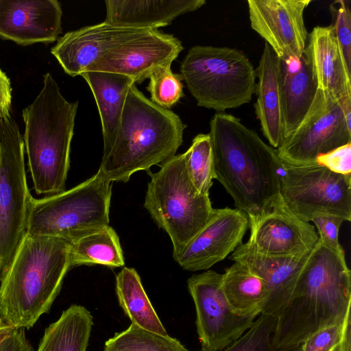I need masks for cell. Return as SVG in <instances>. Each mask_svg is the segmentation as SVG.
I'll return each instance as SVG.
<instances>
[{
	"mask_svg": "<svg viewBox=\"0 0 351 351\" xmlns=\"http://www.w3.org/2000/svg\"><path fill=\"white\" fill-rule=\"evenodd\" d=\"M221 278V274L208 270L187 280L195 306L197 332L204 351L224 349L241 337L256 318L232 311L223 292Z\"/></svg>",
	"mask_w": 351,
	"mask_h": 351,
	"instance_id": "12",
	"label": "cell"
},
{
	"mask_svg": "<svg viewBox=\"0 0 351 351\" xmlns=\"http://www.w3.org/2000/svg\"><path fill=\"white\" fill-rule=\"evenodd\" d=\"M104 351H189L178 339L143 329L134 324L117 332L104 344Z\"/></svg>",
	"mask_w": 351,
	"mask_h": 351,
	"instance_id": "29",
	"label": "cell"
},
{
	"mask_svg": "<svg viewBox=\"0 0 351 351\" xmlns=\"http://www.w3.org/2000/svg\"><path fill=\"white\" fill-rule=\"evenodd\" d=\"M112 183L97 171L60 193L39 199L32 197L27 232L71 242L109 225Z\"/></svg>",
	"mask_w": 351,
	"mask_h": 351,
	"instance_id": "8",
	"label": "cell"
},
{
	"mask_svg": "<svg viewBox=\"0 0 351 351\" xmlns=\"http://www.w3.org/2000/svg\"><path fill=\"white\" fill-rule=\"evenodd\" d=\"M351 143V127L339 101L317 89L306 115L277 149L281 161L295 165L315 164L317 157Z\"/></svg>",
	"mask_w": 351,
	"mask_h": 351,
	"instance_id": "11",
	"label": "cell"
},
{
	"mask_svg": "<svg viewBox=\"0 0 351 351\" xmlns=\"http://www.w3.org/2000/svg\"><path fill=\"white\" fill-rule=\"evenodd\" d=\"M12 327L5 324L1 319H0V338L4 335L6 332L10 331Z\"/></svg>",
	"mask_w": 351,
	"mask_h": 351,
	"instance_id": "41",
	"label": "cell"
},
{
	"mask_svg": "<svg viewBox=\"0 0 351 351\" xmlns=\"http://www.w3.org/2000/svg\"><path fill=\"white\" fill-rule=\"evenodd\" d=\"M150 177L144 207L169 236L173 256L182 251L208 221L213 208L209 195H200L188 175L184 154L175 155Z\"/></svg>",
	"mask_w": 351,
	"mask_h": 351,
	"instance_id": "7",
	"label": "cell"
},
{
	"mask_svg": "<svg viewBox=\"0 0 351 351\" xmlns=\"http://www.w3.org/2000/svg\"><path fill=\"white\" fill-rule=\"evenodd\" d=\"M12 88L10 80L0 68V119L10 117Z\"/></svg>",
	"mask_w": 351,
	"mask_h": 351,
	"instance_id": "38",
	"label": "cell"
},
{
	"mask_svg": "<svg viewBox=\"0 0 351 351\" xmlns=\"http://www.w3.org/2000/svg\"><path fill=\"white\" fill-rule=\"evenodd\" d=\"M23 138L12 117L0 119V276L27 232L32 196L28 188Z\"/></svg>",
	"mask_w": 351,
	"mask_h": 351,
	"instance_id": "9",
	"label": "cell"
},
{
	"mask_svg": "<svg viewBox=\"0 0 351 351\" xmlns=\"http://www.w3.org/2000/svg\"><path fill=\"white\" fill-rule=\"evenodd\" d=\"M255 70L258 77L255 90V112L263 135L271 147L277 149L282 141L280 60L267 43L265 44L258 66Z\"/></svg>",
	"mask_w": 351,
	"mask_h": 351,
	"instance_id": "23",
	"label": "cell"
},
{
	"mask_svg": "<svg viewBox=\"0 0 351 351\" xmlns=\"http://www.w3.org/2000/svg\"><path fill=\"white\" fill-rule=\"evenodd\" d=\"M147 90L151 101L158 106L169 109L184 96L183 77L173 73L171 65L161 66L154 71L149 77Z\"/></svg>",
	"mask_w": 351,
	"mask_h": 351,
	"instance_id": "32",
	"label": "cell"
},
{
	"mask_svg": "<svg viewBox=\"0 0 351 351\" xmlns=\"http://www.w3.org/2000/svg\"><path fill=\"white\" fill-rule=\"evenodd\" d=\"M180 72L197 106L218 112L249 103L255 93L256 70L236 49L195 45L183 59Z\"/></svg>",
	"mask_w": 351,
	"mask_h": 351,
	"instance_id": "6",
	"label": "cell"
},
{
	"mask_svg": "<svg viewBox=\"0 0 351 351\" xmlns=\"http://www.w3.org/2000/svg\"><path fill=\"white\" fill-rule=\"evenodd\" d=\"M304 56L317 88L335 99L351 95V72L347 69L331 25L316 26L308 36Z\"/></svg>",
	"mask_w": 351,
	"mask_h": 351,
	"instance_id": "20",
	"label": "cell"
},
{
	"mask_svg": "<svg viewBox=\"0 0 351 351\" xmlns=\"http://www.w3.org/2000/svg\"><path fill=\"white\" fill-rule=\"evenodd\" d=\"M311 0H248L250 25L283 61L300 59L308 40L304 13Z\"/></svg>",
	"mask_w": 351,
	"mask_h": 351,
	"instance_id": "14",
	"label": "cell"
},
{
	"mask_svg": "<svg viewBox=\"0 0 351 351\" xmlns=\"http://www.w3.org/2000/svg\"><path fill=\"white\" fill-rule=\"evenodd\" d=\"M311 221L315 224L322 243L335 251L343 250L339 242V230L344 221L342 219L329 215H317Z\"/></svg>",
	"mask_w": 351,
	"mask_h": 351,
	"instance_id": "34",
	"label": "cell"
},
{
	"mask_svg": "<svg viewBox=\"0 0 351 351\" xmlns=\"http://www.w3.org/2000/svg\"><path fill=\"white\" fill-rule=\"evenodd\" d=\"M93 325L90 312L73 304L45 328L36 351H86Z\"/></svg>",
	"mask_w": 351,
	"mask_h": 351,
	"instance_id": "25",
	"label": "cell"
},
{
	"mask_svg": "<svg viewBox=\"0 0 351 351\" xmlns=\"http://www.w3.org/2000/svg\"><path fill=\"white\" fill-rule=\"evenodd\" d=\"M351 316L347 314L341 328L339 342L335 351H351Z\"/></svg>",
	"mask_w": 351,
	"mask_h": 351,
	"instance_id": "39",
	"label": "cell"
},
{
	"mask_svg": "<svg viewBox=\"0 0 351 351\" xmlns=\"http://www.w3.org/2000/svg\"><path fill=\"white\" fill-rule=\"evenodd\" d=\"M77 106V101L70 102L63 97L47 73L41 90L22 112L24 149L38 195L51 196L66 190Z\"/></svg>",
	"mask_w": 351,
	"mask_h": 351,
	"instance_id": "5",
	"label": "cell"
},
{
	"mask_svg": "<svg viewBox=\"0 0 351 351\" xmlns=\"http://www.w3.org/2000/svg\"><path fill=\"white\" fill-rule=\"evenodd\" d=\"M184 155L186 171L193 185L200 195H209L215 173L208 134L195 136Z\"/></svg>",
	"mask_w": 351,
	"mask_h": 351,
	"instance_id": "30",
	"label": "cell"
},
{
	"mask_svg": "<svg viewBox=\"0 0 351 351\" xmlns=\"http://www.w3.org/2000/svg\"><path fill=\"white\" fill-rule=\"evenodd\" d=\"M342 324L331 325L315 332L301 343V351H335Z\"/></svg>",
	"mask_w": 351,
	"mask_h": 351,
	"instance_id": "35",
	"label": "cell"
},
{
	"mask_svg": "<svg viewBox=\"0 0 351 351\" xmlns=\"http://www.w3.org/2000/svg\"><path fill=\"white\" fill-rule=\"evenodd\" d=\"M347 124L351 127V95L346 96L339 100Z\"/></svg>",
	"mask_w": 351,
	"mask_h": 351,
	"instance_id": "40",
	"label": "cell"
},
{
	"mask_svg": "<svg viewBox=\"0 0 351 351\" xmlns=\"http://www.w3.org/2000/svg\"><path fill=\"white\" fill-rule=\"evenodd\" d=\"M317 89L310 65L304 55L298 60H280L282 139L302 121L311 106Z\"/></svg>",
	"mask_w": 351,
	"mask_h": 351,
	"instance_id": "22",
	"label": "cell"
},
{
	"mask_svg": "<svg viewBox=\"0 0 351 351\" xmlns=\"http://www.w3.org/2000/svg\"><path fill=\"white\" fill-rule=\"evenodd\" d=\"M0 351H34L24 328H12L0 338Z\"/></svg>",
	"mask_w": 351,
	"mask_h": 351,
	"instance_id": "37",
	"label": "cell"
},
{
	"mask_svg": "<svg viewBox=\"0 0 351 351\" xmlns=\"http://www.w3.org/2000/svg\"><path fill=\"white\" fill-rule=\"evenodd\" d=\"M281 164L280 195L292 213L306 222L317 215L351 220V176L335 173L317 163Z\"/></svg>",
	"mask_w": 351,
	"mask_h": 351,
	"instance_id": "10",
	"label": "cell"
},
{
	"mask_svg": "<svg viewBox=\"0 0 351 351\" xmlns=\"http://www.w3.org/2000/svg\"><path fill=\"white\" fill-rule=\"evenodd\" d=\"M330 25L341 49L346 66L351 72V10L348 1L340 0L330 5Z\"/></svg>",
	"mask_w": 351,
	"mask_h": 351,
	"instance_id": "33",
	"label": "cell"
},
{
	"mask_svg": "<svg viewBox=\"0 0 351 351\" xmlns=\"http://www.w3.org/2000/svg\"><path fill=\"white\" fill-rule=\"evenodd\" d=\"M316 162L335 173L351 176V143L319 156Z\"/></svg>",
	"mask_w": 351,
	"mask_h": 351,
	"instance_id": "36",
	"label": "cell"
},
{
	"mask_svg": "<svg viewBox=\"0 0 351 351\" xmlns=\"http://www.w3.org/2000/svg\"><path fill=\"white\" fill-rule=\"evenodd\" d=\"M70 243L26 232L0 276V319L14 328L30 329L48 313L71 269Z\"/></svg>",
	"mask_w": 351,
	"mask_h": 351,
	"instance_id": "3",
	"label": "cell"
},
{
	"mask_svg": "<svg viewBox=\"0 0 351 351\" xmlns=\"http://www.w3.org/2000/svg\"><path fill=\"white\" fill-rule=\"evenodd\" d=\"M80 76L88 84L98 108L104 152L115 138L128 92L135 82L128 76L109 72L86 71Z\"/></svg>",
	"mask_w": 351,
	"mask_h": 351,
	"instance_id": "24",
	"label": "cell"
},
{
	"mask_svg": "<svg viewBox=\"0 0 351 351\" xmlns=\"http://www.w3.org/2000/svg\"><path fill=\"white\" fill-rule=\"evenodd\" d=\"M115 291L124 313L132 324L161 335H169L149 301L134 268L123 267L116 276Z\"/></svg>",
	"mask_w": 351,
	"mask_h": 351,
	"instance_id": "27",
	"label": "cell"
},
{
	"mask_svg": "<svg viewBox=\"0 0 351 351\" xmlns=\"http://www.w3.org/2000/svg\"><path fill=\"white\" fill-rule=\"evenodd\" d=\"M215 179L248 220L269 210L279 199L281 160L276 149L228 113L210 121Z\"/></svg>",
	"mask_w": 351,
	"mask_h": 351,
	"instance_id": "1",
	"label": "cell"
},
{
	"mask_svg": "<svg viewBox=\"0 0 351 351\" xmlns=\"http://www.w3.org/2000/svg\"><path fill=\"white\" fill-rule=\"evenodd\" d=\"M250 230L245 243L255 252L269 256H295L311 251L319 237L315 228L293 213L280 196L267 211L249 220Z\"/></svg>",
	"mask_w": 351,
	"mask_h": 351,
	"instance_id": "15",
	"label": "cell"
},
{
	"mask_svg": "<svg viewBox=\"0 0 351 351\" xmlns=\"http://www.w3.org/2000/svg\"><path fill=\"white\" fill-rule=\"evenodd\" d=\"M71 269L83 265L110 267L125 265L119 237L109 225L90 231L69 242Z\"/></svg>",
	"mask_w": 351,
	"mask_h": 351,
	"instance_id": "28",
	"label": "cell"
},
{
	"mask_svg": "<svg viewBox=\"0 0 351 351\" xmlns=\"http://www.w3.org/2000/svg\"><path fill=\"white\" fill-rule=\"evenodd\" d=\"M350 303V270L344 250H333L318 239L288 302L278 313L274 345L282 348L299 346L315 332L343 324Z\"/></svg>",
	"mask_w": 351,
	"mask_h": 351,
	"instance_id": "2",
	"label": "cell"
},
{
	"mask_svg": "<svg viewBox=\"0 0 351 351\" xmlns=\"http://www.w3.org/2000/svg\"><path fill=\"white\" fill-rule=\"evenodd\" d=\"M309 253L295 256H269L241 243L230 258L243 264L263 280L268 295L261 313L277 317L288 302Z\"/></svg>",
	"mask_w": 351,
	"mask_h": 351,
	"instance_id": "19",
	"label": "cell"
},
{
	"mask_svg": "<svg viewBox=\"0 0 351 351\" xmlns=\"http://www.w3.org/2000/svg\"><path fill=\"white\" fill-rule=\"evenodd\" d=\"M182 49V43L173 35L144 29L109 50L86 71L121 74L142 83L157 69L171 65Z\"/></svg>",
	"mask_w": 351,
	"mask_h": 351,
	"instance_id": "13",
	"label": "cell"
},
{
	"mask_svg": "<svg viewBox=\"0 0 351 351\" xmlns=\"http://www.w3.org/2000/svg\"><path fill=\"white\" fill-rule=\"evenodd\" d=\"M276 320L274 315L261 313L241 337L219 351H301L300 346L282 348L274 345Z\"/></svg>",
	"mask_w": 351,
	"mask_h": 351,
	"instance_id": "31",
	"label": "cell"
},
{
	"mask_svg": "<svg viewBox=\"0 0 351 351\" xmlns=\"http://www.w3.org/2000/svg\"><path fill=\"white\" fill-rule=\"evenodd\" d=\"M206 3L205 0H106L104 21L116 26L157 29Z\"/></svg>",
	"mask_w": 351,
	"mask_h": 351,
	"instance_id": "21",
	"label": "cell"
},
{
	"mask_svg": "<svg viewBox=\"0 0 351 351\" xmlns=\"http://www.w3.org/2000/svg\"><path fill=\"white\" fill-rule=\"evenodd\" d=\"M248 227V217L243 211L228 207L213 208L204 228L173 257L185 270H206L242 243Z\"/></svg>",
	"mask_w": 351,
	"mask_h": 351,
	"instance_id": "16",
	"label": "cell"
},
{
	"mask_svg": "<svg viewBox=\"0 0 351 351\" xmlns=\"http://www.w3.org/2000/svg\"><path fill=\"white\" fill-rule=\"evenodd\" d=\"M105 21L69 32L59 38L51 53L68 75L82 73L111 49L141 32Z\"/></svg>",
	"mask_w": 351,
	"mask_h": 351,
	"instance_id": "18",
	"label": "cell"
},
{
	"mask_svg": "<svg viewBox=\"0 0 351 351\" xmlns=\"http://www.w3.org/2000/svg\"><path fill=\"white\" fill-rule=\"evenodd\" d=\"M186 125L173 111L130 88L115 138L103 156L98 172L110 182H127L131 176L162 165L176 155Z\"/></svg>",
	"mask_w": 351,
	"mask_h": 351,
	"instance_id": "4",
	"label": "cell"
},
{
	"mask_svg": "<svg viewBox=\"0 0 351 351\" xmlns=\"http://www.w3.org/2000/svg\"><path fill=\"white\" fill-rule=\"evenodd\" d=\"M62 16L57 0H0V37L21 45L54 42Z\"/></svg>",
	"mask_w": 351,
	"mask_h": 351,
	"instance_id": "17",
	"label": "cell"
},
{
	"mask_svg": "<svg viewBox=\"0 0 351 351\" xmlns=\"http://www.w3.org/2000/svg\"><path fill=\"white\" fill-rule=\"evenodd\" d=\"M221 287L234 312L257 317L262 312L268 291L263 280L243 264L234 262L222 274Z\"/></svg>",
	"mask_w": 351,
	"mask_h": 351,
	"instance_id": "26",
	"label": "cell"
}]
</instances>
